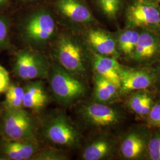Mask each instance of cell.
Listing matches in <instances>:
<instances>
[{
  "instance_id": "6da1fadb",
  "label": "cell",
  "mask_w": 160,
  "mask_h": 160,
  "mask_svg": "<svg viewBox=\"0 0 160 160\" xmlns=\"http://www.w3.org/2000/svg\"><path fill=\"white\" fill-rule=\"evenodd\" d=\"M55 18L49 10L38 9L24 18L20 33L23 40L31 46L41 47L49 43L56 36Z\"/></svg>"
},
{
  "instance_id": "7a4b0ae2",
  "label": "cell",
  "mask_w": 160,
  "mask_h": 160,
  "mask_svg": "<svg viewBox=\"0 0 160 160\" xmlns=\"http://www.w3.org/2000/svg\"><path fill=\"white\" fill-rule=\"evenodd\" d=\"M48 78L53 97L63 106L72 105L86 94V86L78 77L59 65L49 67Z\"/></svg>"
},
{
  "instance_id": "3957f363",
  "label": "cell",
  "mask_w": 160,
  "mask_h": 160,
  "mask_svg": "<svg viewBox=\"0 0 160 160\" xmlns=\"http://www.w3.org/2000/svg\"><path fill=\"white\" fill-rule=\"evenodd\" d=\"M53 54L59 65L78 77L86 71L85 54L80 42L73 36L59 34L53 46Z\"/></svg>"
},
{
  "instance_id": "277c9868",
  "label": "cell",
  "mask_w": 160,
  "mask_h": 160,
  "mask_svg": "<svg viewBox=\"0 0 160 160\" xmlns=\"http://www.w3.org/2000/svg\"><path fill=\"white\" fill-rule=\"evenodd\" d=\"M42 133L48 141L59 147L74 149L81 142L80 132L63 113L47 118L42 125Z\"/></svg>"
},
{
  "instance_id": "5b68a950",
  "label": "cell",
  "mask_w": 160,
  "mask_h": 160,
  "mask_svg": "<svg viewBox=\"0 0 160 160\" xmlns=\"http://www.w3.org/2000/svg\"><path fill=\"white\" fill-rule=\"evenodd\" d=\"M2 129L9 140L36 138V121L32 114L23 108L6 109L2 119Z\"/></svg>"
},
{
  "instance_id": "8992f818",
  "label": "cell",
  "mask_w": 160,
  "mask_h": 160,
  "mask_svg": "<svg viewBox=\"0 0 160 160\" xmlns=\"http://www.w3.org/2000/svg\"><path fill=\"white\" fill-rule=\"evenodd\" d=\"M49 67L46 59L39 53L26 49L17 53L14 72L22 80L44 79L48 78Z\"/></svg>"
},
{
  "instance_id": "52a82bcc",
  "label": "cell",
  "mask_w": 160,
  "mask_h": 160,
  "mask_svg": "<svg viewBox=\"0 0 160 160\" xmlns=\"http://www.w3.org/2000/svg\"><path fill=\"white\" fill-rule=\"evenodd\" d=\"M83 119L92 126L106 127L118 123L120 119L118 112L104 103H88L81 109Z\"/></svg>"
},
{
  "instance_id": "ba28073f",
  "label": "cell",
  "mask_w": 160,
  "mask_h": 160,
  "mask_svg": "<svg viewBox=\"0 0 160 160\" xmlns=\"http://www.w3.org/2000/svg\"><path fill=\"white\" fill-rule=\"evenodd\" d=\"M55 10L61 16L77 24H85L94 20L90 10L82 0H57Z\"/></svg>"
},
{
  "instance_id": "9c48e42d",
  "label": "cell",
  "mask_w": 160,
  "mask_h": 160,
  "mask_svg": "<svg viewBox=\"0 0 160 160\" xmlns=\"http://www.w3.org/2000/svg\"><path fill=\"white\" fill-rule=\"evenodd\" d=\"M128 19L133 26H154L160 23V13L153 4L139 1L129 7Z\"/></svg>"
},
{
  "instance_id": "30bf717a",
  "label": "cell",
  "mask_w": 160,
  "mask_h": 160,
  "mask_svg": "<svg viewBox=\"0 0 160 160\" xmlns=\"http://www.w3.org/2000/svg\"><path fill=\"white\" fill-rule=\"evenodd\" d=\"M40 149L36 138L17 141L7 139L1 147L2 154L12 160H32Z\"/></svg>"
},
{
  "instance_id": "8fae6325",
  "label": "cell",
  "mask_w": 160,
  "mask_h": 160,
  "mask_svg": "<svg viewBox=\"0 0 160 160\" xmlns=\"http://www.w3.org/2000/svg\"><path fill=\"white\" fill-rule=\"evenodd\" d=\"M86 39L97 54L110 57L118 55L115 40L110 34L103 30H89L86 35Z\"/></svg>"
},
{
  "instance_id": "7c38bea8",
  "label": "cell",
  "mask_w": 160,
  "mask_h": 160,
  "mask_svg": "<svg viewBox=\"0 0 160 160\" xmlns=\"http://www.w3.org/2000/svg\"><path fill=\"white\" fill-rule=\"evenodd\" d=\"M120 88L122 92L142 90L153 83V77L148 72L140 70L121 69Z\"/></svg>"
},
{
  "instance_id": "4fadbf2b",
  "label": "cell",
  "mask_w": 160,
  "mask_h": 160,
  "mask_svg": "<svg viewBox=\"0 0 160 160\" xmlns=\"http://www.w3.org/2000/svg\"><path fill=\"white\" fill-rule=\"evenodd\" d=\"M23 107L33 110L43 109L48 103L49 97L42 81L37 80L24 87Z\"/></svg>"
},
{
  "instance_id": "5bb4252c",
  "label": "cell",
  "mask_w": 160,
  "mask_h": 160,
  "mask_svg": "<svg viewBox=\"0 0 160 160\" xmlns=\"http://www.w3.org/2000/svg\"><path fill=\"white\" fill-rule=\"evenodd\" d=\"M93 67L96 74L113 83L120 88V64L114 57L93 55Z\"/></svg>"
},
{
  "instance_id": "9a60e30c",
  "label": "cell",
  "mask_w": 160,
  "mask_h": 160,
  "mask_svg": "<svg viewBox=\"0 0 160 160\" xmlns=\"http://www.w3.org/2000/svg\"><path fill=\"white\" fill-rule=\"evenodd\" d=\"M158 48V42L154 36L148 32H143L139 34L133 53L136 59L145 61L153 57Z\"/></svg>"
},
{
  "instance_id": "2e32d148",
  "label": "cell",
  "mask_w": 160,
  "mask_h": 160,
  "mask_svg": "<svg viewBox=\"0 0 160 160\" xmlns=\"http://www.w3.org/2000/svg\"><path fill=\"white\" fill-rule=\"evenodd\" d=\"M112 144L106 139H98L87 145L82 153L84 160H100L108 157L112 151Z\"/></svg>"
},
{
  "instance_id": "e0dca14e",
  "label": "cell",
  "mask_w": 160,
  "mask_h": 160,
  "mask_svg": "<svg viewBox=\"0 0 160 160\" xmlns=\"http://www.w3.org/2000/svg\"><path fill=\"white\" fill-rule=\"evenodd\" d=\"M119 88L99 75L94 77V97L98 103H108L116 95Z\"/></svg>"
},
{
  "instance_id": "ac0fdd59",
  "label": "cell",
  "mask_w": 160,
  "mask_h": 160,
  "mask_svg": "<svg viewBox=\"0 0 160 160\" xmlns=\"http://www.w3.org/2000/svg\"><path fill=\"white\" fill-rule=\"evenodd\" d=\"M144 148L143 138L136 133H131L121 143L120 152L127 159H136L143 153Z\"/></svg>"
},
{
  "instance_id": "d6986e66",
  "label": "cell",
  "mask_w": 160,
  "mask_h": 160,
  "mask_svg": "<svg viewBox=\"0 0 160 160\" xmlns=\"http://www.w3.org/2000/svg\"><path fill=\"white\" fill-rule=\"evenodd\" d=\"M153 104L152 97L145 92L135 93L129 100V106L132 111L140 116L148 115Z\"/></svg>"
},
{
  "instance_id": "ffe728a7",
  "label": "cell",
  "mask_w": 160,
  "mask_h": 160,
  "mask_svg": "<svg viewBox=\"0 0 160 160\" xmlns=\"http://www.w3.org/2000/svg\"><path fill=\"white\" fill-rule=\"evenodd\" d=\"M24 92L22 87L10 84L6 92L4 105L6 109L22 108Z\"/></svg>"
},
{
  "instance_id": "44dd1931",
  "label": "cell",
  "mask_w": 160,
  "mask_h": 160,
  "mask_svg": "<svg viewBox=\"0 0 160 160\" xmlns=\"http://www.w3.org/2000/svg\"><path fill=\"white\" fill-rule=\"evenodd\" d=\"M10 18L0 12V51L7 49L10 45Z\"/></svg>"
},
{
  "instance_id": "7402d4cb",
  "label": "cell",
  "mask_w": 160,
  "mask_h": 160,
  "mask_svg": "<svg viewBox=\"0 0 160 160\" xmlns=\"http://www.w3.org/2000/svg\"><path fill=\"white\" fill-rule=\"evenodd\" d=\"M68 156L61 149L56 148L43 149L34 155L32 160H68Z\"/></svg>"
},
{
  "instance_id": "603a6c76",
  "label": "cell",
  "mask_w": 160,
  "mask_h": 160,
  "mask_svg": "<svg viewBox=\"0 0 160 160\" xmlns=\"http://www.w3.org/2000/svg\"><path fill=\"white\" fill-rule=\"evenodd\" d=\"M103 13L110 19H115L121 7V0H98Z\"/></svg>"
},
{
  "instance_id": "cb8c5ba5",
  "label": "cell",
  "mask_w": 160,
  "mask_h": 160,
  "mask_svg": "<svg viewBox=\"0 0 160 160\" xmlns=\"http://www.w3.org/2000/svg\"><path fill=\"white\" fill-rule=\"evenodd\" d=\"M148 149L151 160H160V136H155L149 141Z\"/></svg>"
},
{
  "instance_id": "d4e9b609",
  "label": "cell",
  "mask_w": 160,
  "mask_h": 160,
  "mask_svg": "<svg viewBox=\"0 0 160 160\" xmlns=\"http://www.w3.org/2000/svg\"><path fill=\"white\" fill-rule=\"evenodd\" d=\"M132 30H127L122 32L119 37V46L120 50L125 55H128L129 48L131 42Z\"/></svg>"
},
{
  "instance_id": "484cf974",
  "label": "cell",
  "mask_w": 160,
  "mask_h": 160,
  "mask_svg": "<svg viewBox=\"0 0 160 160\" xmlns=\"http://www.w3.org/2000/svg\"><path fill=\"white\" fill-rule=\"evenodd\" d=\"M148 115L149 125L160 128V103L153 104Z\"/></svg>"
},
{
  "instance_id": "4316f807",
  "label": "cell",
  "mask_w": 160,
  "mask_h": 160,
  "mask_svg": "<svg viewBox=\"0 0 160 160\" xmlns=\"http://www.w3.org/2000/svg\"><path fill=\"white\" fill-rule=\"evenodd\" d=\"M10 84L9 73L4 67L0 65V93L6 92Z\"/></svg>"
},
{
  "instance_id": "83f0119b",
  "label": "cell",
  "mask_w": 160,
  "mask_h": 160,
  "mask_svg": "<svg viewBox=\"0 0 160 160\" xmlns=\"http://www.w3.org/2000/svg\"><path fill=\"white\" fill-rule=\"evenodd\" d=\"M11 0H0V10L7 8Z\"/></svg>"
},
{
  "instance_id": "f1b7e54d",
  "label": "cell",
  "mask_w": 160,
  "mask_h": 160,
  "mask_svg": "<svg viewBox=\"0 0 160 160\" xmlns=\"http://www.w3.org/2000/svg\"><path fill=\"white\" fill-rule=\"evenodd\" d=\"M21 1H24V2H33V1H35L36 0H21Z\"/></svg>"
},
{
  "instance_id": "f546056e",
  "label": "cell",
  "mask_w": 160,
  "mask_h": 160,
  "mask_svg": "<svg viewBox=\"0 0 160 160\" xmlns=\"http://www.w3.org/2000/svg\"><path fill=\"white\" fill-rule=\"evenodd\" d=\"M159 1H160V0H159Z\"/></svg>"
}]
</instances>
